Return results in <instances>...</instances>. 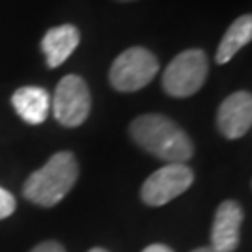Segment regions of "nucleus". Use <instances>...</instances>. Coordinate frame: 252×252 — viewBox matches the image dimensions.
I'll return each mask as SVG.
<instances>
[{
	"instance_id": "obj_1",
	"label": "nucleus",
	"mask_w": 252,
	"mask_h": 252,
	"mask_svg": "<svg viewBox=\"0 0 252 252\" xmlns=\"http://www.w3.org/2000/svg\"><path fill=\"white\" fill-rule=\"evenodd\" d=\"M129 133L142 150L168 164H185L194 155V146L189 135L174 120L162 114H144L135 118Z\"/></svg>"
},
{
	"instance_id": "obj_2",
	"label": "nucleus",
	"mask_w": 252,
	"mask_h": 252,
	"mask_svg": "<svg viewBox=\"0 0 252 252\" xmlns=\"http://www.w3.org/2000/svg\"><path fill=\"white\" fill-rule=\"evenodd\" d=\"M79 178V162L71 152H58L41 166L30 174L25 181L23 194L32 204L41 207L56 206L73 189Z\"/></svg>"
},
{
	"instance_id": "obj_3",
	"label": "nucleus",
	"mask_w": 252,
	"mask_h": 252,
	"mask_svg": "<svg viewBox=\"0 0 252 252\" xmlns=\"http://www.w3.org/2000/svg\"><path fill=\"white\" fill-rule=\"evenodd\" d=\"M209 62L204 51L189 49L180 53L162 73V88L172 97H190L204 86Z\"/></svg>"
},
{
	"instance_id": "obj_4",
	"label": "nucleus",
	"mask_w": 252,
	"mask_h": 252,
	"mask_svg": "<svg viewBox=\"0 0 252 252\" xmlns=\"http://www.w3.org/2000/svg\"><path fill=\"white\" fill-rule=\"evenodd\" d=\"M157 73L159 62L155 54L144 47H131L110 65L108 81L118 92H138L148 86Z\"/></svg>"
},
{
	"instance_id": "obj_5",
	"label": "nucleus",
	"mask_w": 252,
	"mask_h": 252,
	"mask_svg": "<svg viewBox=\"0 0 252 252\" xmlns=\"http://www.w3.org/2000/svg\"><path fill=\"white\" fill-rule=\"evenodd\" d=\"M92 108L88 84L79 75H65L53 95V112L63 127H79L86 122Z\"/></svg>"
},
{
	"instance_id": "obj_6",
	"label": "nucleus",
	"mask_w": 252,
	"mask_h": 252,
	"mask_svg": "<svg viewBox=\"0 0 252 252\" xmlns=\"http://www.w3.org/2000/svg\"><path fill=\"white\" fill-rule=\"evenodd\" d=\"M192 181H194V174L189 166H185L181 162L166 164L153 172L144 181V185L140 189V196L148 206H164L170 200L183 194L192 185Z\"/></svg>"
},
{
	"instance_id": "obj_7",
	"label": "nucleus",
	"mask_w": 252,
	"mask_h": 252,
	"mask_svg": "<svg viewBox=\"0 0 252 252\" xmlns=\"http://www.w3.org/2000/svg\"><path fill=\"white\" fill-rule=\"evenodd\" d=\"M217 126L220 133L230 138H241L252 126V95L249 92H234L228 95L217 112Z\"/></svg>"
},
{
	"instance_id": "obj_8",
	"label": "nucleus",
	"mask_w": 252,
	"mask_h": 252,
	"mask_svg": "<svg viewBox=\"0 0 252 252\" xmlns=\"http://www.w3.org/2000/svg\"><path fill=\"white\" fill-rule=\"evenodd\" d=\"M243 219V207L235 200H226L217 207L213 228H211L213 252H234L239 247Z\"/></svg>"
},
{
	"instance_id": "obj_9",
	"label": "nucleus",
	"mask_w": 252,
	"mask_h": 252,
	"mask_svg": "<svg viewBox=\"0 0 252 252\" xmlns=\"http://www.w3.org/2000/svg\"><path fill=\"white\" fill-rule=\"evenodd\" d=\"M11 105L30 126L43 124L51 110V95L41 86H23L11 95Z\"/></svg>"
},
{
	"instance_id": "obj_10",
	"label": "nucleus",
	"mask_w": 252,
	"mask_h": 252,
	"mask_svg": "<svg viewBox=\"0 0 252 252\" xmlns=\"http://www.w3.org/2000/svg\"><path fill=\"white\" fill-rule=\"evenodd\" d=\"M79 41H81V34L73 25L51 28L41 39V51L45 54L47 65L49 67L62 65L79 47Z\"/></svg>"
},
{
	"instance_id": "obj_11",
	"label": "nucleus",
	"mask_w": 252,
	"mask_h": 252,
	"mask_svg": "<svg viewBox=\"0 0 252 252\" xmlns=\"http://www.w3.org/2000/svg\"><path fill=\"white\" fill-rule=\"evenodd\" d=\"M252 39V17L241 15L239 19H235L230 25V28L226 30V34L220 39V45L217 49L215 60L217 63H226L234 58L237 51H241L247 43H251Z\"/></svg>"
},
{
	"instance_id": "obj_12",
	"label": "nucleus",
	"mask_w": 252,
	"mask_h": 252,
	"mask_svg": "<svg viewBox=\"0 0 252 252\" xmlns=\"http://www.w3.org/2000/svg\"><path fill=\"white\" fill-rule=\"evenodd\" d=\"M15 206H17L15 196H13L9 190L0 187V220L11 215V213L15 211Z\"/></svg>"
},
{
	"instance_id": "obj_13",
	"label": "nucleus",
	"mask_w": 252,
	"mask_h": 252,
	"mask_svg": "<svg viewBox=\"0 0 252 252\" xmlns=\"http://www.w3.org/2000/svg\"><path fill=\"white\" fill-rule=\"evenodd\" d=\"M30 252H65V249L58 241H43L37 247H34Z\"/></svg>"
},
{
	"instance_id": "obj_14",
	"label": "nucleus",
	"mask_w": 252,
	"mask_h": 252,
	"mask_svg": "<svg viewBox=\"0 0 252 252\" xmlns=\"http://www.w3.org/2000/svg\"><path fill=\"white\" fill-rule=\"evenodd\" d=\"M142 252H174L170 247H166V245H161V243H155V245H150V247H146Z\"/></svg>"
},
{
	"instance_id": "obj_15",
	"label": "nucleus",
	"mask_w": 252,
	"mask_h": 252,
	"mask_svg": "<svg viewBox=\"0 0 252 252\" xmlns=\"http://www.w3.org/2000/svg\"><path fill=\"white\" fill-rule=\"evenodd\" d=\"M192 252H213L211 247H200V249H194Z\"/></svg>"
},
{
	"instance_id": "obj_16",
	"label": "nucleus",
	"mask_w": 252,
	"mask_h": 252,
	"mask_svg": "<svg viewBox=\"0 0 252 252\" xmlns=\"http://www.w3.org/2000/svg\"><path fill=\"white\" fill-rule=\"evenodd\" d=\"M88 252H108V251H105V249H99V247H95V249H92V251H88Z\"/></svg>"
},
{
	"instance_id": "obj_17",
	"label": "nucleus",
	"mask_w": 252,
	"mask_h": 252,
	"mask_svg": "<svg viewBox=\"0 0 252 252\" xmlns=\"http://www.w3.org/2000/svg\"><path fill=\"white\" fill-rule=\"evenodd\" d=\"M124 2H126V0H124Z\"/></svg>"
}]
</instances>
